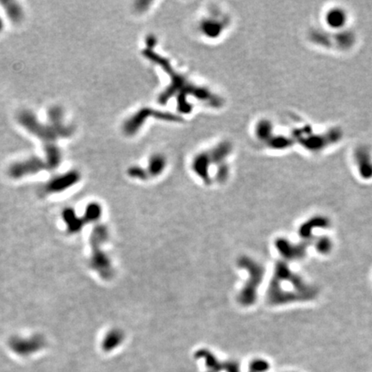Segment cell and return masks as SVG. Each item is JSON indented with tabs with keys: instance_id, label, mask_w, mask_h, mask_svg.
Segmentation results:
<instances>
[{
	"instance_id": "obj_1",
	"label": "cell",
	"mask_w": 372,
	"mask_h": 372,
	"mask_svg": "<svg viewBox=\"0 0 372 372\" xmlns=\"http://www.w3.org/2000/svg\"><path fill=\"white\" fill-rule=\"evenodd\" d=\"M19 123H21L29 132L32 133L35 136L43 139V141L52 142L59 136L56 129L53 126L44 125L40 123L34 115L29 111H23L19 117Z\"/></svg>"
},
{
	"instance_id": "obj_2",
	"label": "cell",
	"mask_w": 372,
	"mask_h": 372,
	"mask_svg": "<svg viewBox=\"0 0 372 372\" xmlns=\"http://www.w3.org/2000/svg\"><path fill=\"white\" fill-rule=\"evenodd\" d=\"M47 164L40 158L33 157L29 160L13 164L9 168V174L13 179L25 176L33 175L46 168Z\"/></svg>"
},
{
	"instance_id": "obj_3",
	"label": "cell",
	"mask_w": 372,
	"mask_h": 372,
	"mask_svg": "<svg viewBox=\"0 0 372 372\" xmlns=\"http://www.w3.org/2000/svg\"><path fill=\"white\" fill-rule=\"evenodd\" d=\"M9 344L12 350L15 351L16 353L22 356H27L40 350L43 347L44 342L40 336H34L30 338L14 337L10 340Z\"/></svg>"
},
{
	"instance_id": "obj_4",
	"label": "cell",
	"mask_w": 372,
	"mask_h": 372,
	"mask_svg": "<svg viewBox=\"0 0 372 372\" xmlns=\"http://www.w3.org/2000/svg\"><path fill=\"white\" fill-rule=\"evenodd\" d=\"M78 180L77 173L69 172L64 175L60 176L58 178L53 179L47 185V191L50 192H59L64 191L68 187H70Z\"/></svg>"
},
{
	"instance_id": "obj_5",
	"label": "cell",
	"mask_w": 372,
	"mask_h": 372,
	"mask_svg": "<svg viewBox=\"0 0 372 372\" xmlns=\"http://www.w3.org/2000/svg\"><path fill=\"white\" fill-rule=\"evenodd\" d=\"M1 4L12 21L14 23L21 21L24 13L19 4L13 1H2Z\"/></svg>"
},
{
	"instance_id": "obj_6",
	"label": "cell",
	"mask_w": 372,
	"mask_h": 372,
	"mask_svg": "<svg viewBox=\"0 0 372 372\" xmlns=\"http://www.w3.org/2000/svg\"><path fill=\"white\" fill-rule=\"evenodd\" d=\"M46 153L47 166L50 167H56L58 166L61 161V152L58 148H56V145H46L45 148Z\"/></svg>"
},
{
	"instance_id": "obj_7",
	"label": "cell",
	"mask_w": 372,
	"mask_h": 372,
	"mask_svg": "<svg viewBox=\"0 0 372 372\" xmlns=\"http://www.w3.org/2000/svg\"><path fill=\"white\" fill-rule=\"evenodd\" d=\"M166 166V160L160 154L154 155L148 162V171L152 175L157 176L163 171Z\"/></svg>"
},
{
	"instance_id": "obj_8",
	"label": "cell",
	"mask_w": 372,
	"mask_h": 372,
	"mask_svg": "<svg viewBox=\"0 0 372 372\" xmlns=\"http://www.w3.org/2000/svg\"><path fill=\"white\" fill-rule=\"evenodd\" d=\"M202 31L209 37H215L219 34L220 31V25L216 22H213V20H205L202 24Z\"/></svg>"
},
{
	"instance_id": "obj_9",
	"label": "cell",
	"mask_w": 372,
	"mask_h": 372,
	"mask_svg": "<svg viewBox=\"0 0 372 372\" xmlns=\"http://www.w3.org/2000/svg\"><path fill=\"white\" fill-rule=\"evenodd\" d=\"M3 28H4L3 20H2V19L0 18V32L2 31V30H3Z\"/></svg>"
}]
</instances>
